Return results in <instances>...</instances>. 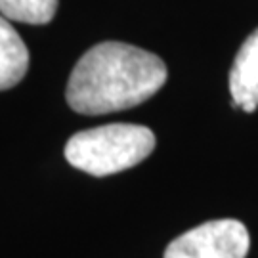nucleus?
Returning <instances> with one entry per match:
<instances>
[{"label":"nucleus","mask_w":258,"mask_h":258,"mask_svg":"<svg viewBox=\"0 0 258 258\" xmlns=\"http://www.w3.org/2000/svg\"><path fill=\"white\" fill-rule=\"evenodd\" d=\"M155 149V134L142 124L115 122L81 130L69 138L65 159L92 176H109L140 165Z\"/></svg>","instance_id":"obj_2"},{"label":"nucleus","mask_w":258,"mask_h":258,"mask_svg":"<svg viewBox=\"0 0 258 258\" xmlns=\"http://www.w3.org/2000/svg\"><path fill=\"white\" fill-rule=\"evenodd\" d=\"M57 12V0H0V14L10 21L46 25Z\"/></svg>","instance_id":"obj_6"},{"label":"nucleus","mask_w":258,"mask_h":258,"mask_svg":"<svg viewBox=\"0 0 258 258\" xmlns=\"http://www.w3.org/2000/svg\"><path fill=\"white\" fill-rule=\"evenodd\" d=\"M165 61L124 42H100L84 52L67 83V103L81 115H107L140 105L166 83Z\"/></svg>","instance_id":"obj_1"},{"label":"nucleus","mask_w":258,"mask_h":258,"mask_svg":"<svg viewBox=\"0 0 258 258\" xmlns=\"http://www.w3.org/2000/svg\"><path fill=\"white\" fill-rule=\"evenodd\" d=\"M233 107L252 113L258 107V29L241 44L230 71Z\"/></svg>","instance_id":"obj_4"},{"label":"nucleus","mask_w":258,"mask_h":258,"mask_svg":"<svg viewBox=\"0 0 258 258\" xmlns=\"http://www.w3.org/2000/svg\"><path fill=\"white\" fill-rule=\"evenodd\" d=\"M250 247L239 220H209L168 243L163 258H245Z\"/></svg>","instance_id":"obj_3"},{"label":"nucleus","mask_w":258,"mask_h":258,"mask_svg":"<svg viewBox=\"0 0 258 258\" xmlns=\"http://www.w3.org/2000/svg\"><path fill=\"white\" fill-rule=\"evenodd\" d=\"M29 69V50L10 19L0 16V90L21 83Z\"/></svg>","instance_id":"obj_5"}]
</instances>
